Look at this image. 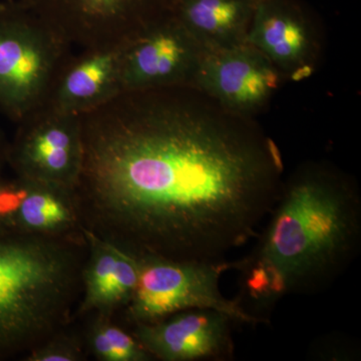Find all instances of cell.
Wrapping results in <instances>:
<instances>
[{
  "label": "cell",
  "instance_id": "14",
  "mask_svg": "<svg viewBox=\"0 0 361 361\" xmlns=\"http://www.w3.org/2000/svg\"><path fill=\"white\" fill-rule=\"evenodd\" d=\"M256 0H177L172 14L203 49L245 42Z\"/></svg>",
  "mask_w": 361,
  "mask_h": 361
},
{
  "label": "cell",
  "instance_id": "20",
  "mask_svg": "<svg viewBox=\"0 0 361 361\" xmlns=\"http://www.w3.org/2000/svg\"><path fill=\"white\" fill-rule=\"evenodd\" d=\"M6 1H7V2H13V1H14V0H6Z\"/></svg>",
  "mask_w": 361,
  "mask_h": 361
},
{
  "label": "cell",
  "instance_id": "21",
  "mask_svg": "<svg viewBox=\"0 0 361 361\" xmlns=\"http://www.w3.org/2000/svg\"><path fill=\"white\" fill-rule=\"evenodd\" d=\"M2 4H4V2L0 1V6H2Z\"/></svg>",
  "mask_w": 361,
  "mask_h": 361
},
{
  "label": "cell",
  "instance_id": "12",
  "mask_svg": "<svg viewBox=\"0 0 361 361\" xmlns=\"http://www.w3.org/2000/svg\"><path fill=\"white\" fill-rule=\"evenodd\" d=\"M82 232L87 253L75 320L92 315L115 317L129 302L137 287L139 259L87 230Z\"/></svg>",
  "mask_w": 361,
  "mask_h": 361
},
{
  "label": "cell",
  "instance_id": "2",
  "mask_svg": "<svg viewBox=\"0 0 361 361\" xmlns=\"http://www.w3.org/2000/svg\"><path fill=\"white\" fill-rule=\"evenodd\" d=\"M266 220L250 255L234 262L242 296L260 307L326 288L360 250V191L329 166H305L282 183Z\"/></svg>",
  "mask_w": 361,
  "mask_h": 361
},
{
  "label": "cell",
  "instance_id": "11",
  "mask_svg": "<svg viewBox=\"0 0 361 361\" xmlns=\"http://www.w3.org/2000/svg\"><path fill=\"white\" fill-rule=\"evenodd\" d=\"M126 42L73 52L61 68L47 104L80 116L123 92Z\"/></svg>",
  "mask_w": 361,
  "mask_h": 361
},
{
  "label": "cell",
  "instance_id": "17",
  "mask_svg": "<svg viewBox=\"0 0 361 361\" xmlns=\"http://www.w3.org/2000/svg\"><path fill=\"white\" fill-rule=\"evenodd\" d=\"M63 327L23 356L25 361H85L89 357L82 331Z\"/></svg>",
  "mask_w": 361,
  "mask_h": 361
},
{
  "label": "cell",
  "instance_id": "3",
  "mask_svg": "<svg viewBox=\"0 0 361 361\" xmlns=\"http://www.w3.org/2000/svg\"><path fill=\"white\" fill-rule=\"evenodd\" d=\"M87 253L84 232L0 238V360L23 357L75 322Z\"/></svg>",
  "mask_w": 361,
  "mask_h": 361
},
{
  "label": "cell",
  "instance_id": "19",
  "mask_svg": "<svg viewBox=\"0 0 361 361\" xmlns=\"http://www.w3.org/2000/svg\"><path fill=\"white\" fill-rule=\"evenodd\" d=\"M8 139H7L4 130L0 127V174H4L7 167V149H8Z\"/></svg>",
  "mask_w": 361,
  "mask_h": 361
},
{
  "label": "cell",
  "instance_id": "5",
  "mask_svg": "<svg viewBox=\"0 0 361 361\" xmlns=\"http://www.w3.org/2000/svg\"><path fill=\"white\" fill-rule=\"evenodd\" d=\"M137 287L122 310L130 327L149 324L183 311L211 310L229 316L235 323H268L262 316L247 310L239 300L223 295L220 280L234 268L230 260L219 262L179 261L141 257Z\"/></svg>",
  "mask_w": 361,
  "mask_h": 361
},
{
  "label": "cell",
  "instance_id": "15",
  "mask_svg": "<svg viewBox=\"0 0 361 361\" xmlns=\"http://www.w3.org/2000/svg\"><path fill=\"white\" fill-rule=\"evenodd\" d=\"M16 223L20 234L61 237L82 232L73 190L30 180Z\"/></svg>",
  "mask_w": 361,
  "mask_h": 361
},
{
  "label": "cell",
  "instance_id": "1",
  "mask_svg": "<svg viewBox=\"0 0 361 361\" xmlns=\"http://www.w3.org/2000/svg\"><path fill=\"white\" fill-rule=\"evenodd\" d=\"M192 85L123 90L80 116L82 229L137 258L219 262L260 232L282 186L267 135Z\"/></svg>",
  "mask_w": 361,
  "mask_h": 361
},
{
  "label": "cell",
  "instance_id": "6",
  "mask_svg": "<svg viewBox=\"0 0 361 361\" xmlns=\"http://www.w3.org/2000/svg\"><path fill=\"white\" fill-rule=\"evenodd\" d=\"M7 167L20 179L73 190L82 164L80 116L44 104L16 123Z\"/></svg>",
  "mask_w": 361,
  "mask_h": 361
},
{
  "label": "cell",
  "instance_id": "7",
  "mask_svg": "<svg viewBox=\"0 0 361 361\" xmlns=\"http://www.w3.org/2000/svg\"><path fill=\"white\" fill-rule=\"evenodd\" d=\"M73 47L123 44L172 13L177 0H16Z\"/></svg>",
  "mask_w": 361,
  "mask_h": 361
},
{
  "label": "cell",
  "instance_id": "4",
  "mask_svg": "<svg viewBox=\"0 0 361 361\" xmlns=\"http://www.w3.org/2000/svg\"><path fill=\"white\" fill-rule=\"evenodd\" d=\"M73 47L16 0L0 6V115L16 125L47 104Z\"/></svg>",
  "mask_w": 361,
  "mask_h": 361
},
{
  "label": "cell",
  "instance_id": "10",
  "mask_svg": "<svg viewBox=\"0 0 361 361\" xmlns=\"http://www.w3.org/2000/svg\"><path fill=\"white\" fill-rule=\"evenodd\" d=\"M232 324L231 318L219 311L195 310L135 325L130 332L153 360H220L234 355Z\"/></svg>",
  "mask_w": 361,
  "mask_h": 361
},
{
  "label": "cell",
  "instance_id": "16",
  "mask_svg": "<svg viewBox=\"0 0 361 361\" xmlns=\"http://www.w3.org/2000/svg\"><path fill=\"white\" fill-rule=\"evenodd\" d=\"M82 331L89 355L97 360H153L132 332L116 324L114 316H90Z\"/></svg>",
  "mask_w": 361,
  "mask_h": 361
},
{
  "label": "cell",
  "instance_id": "18",
  "mask_svg": "<svg viewBox=\"0 0 361 361\" xmlns=\"http://www.w3.org/2000/svg\"><path fill=\"white\" fill-rule=\"evenodd\" d=\"M28 180L13 176L7 178L0 174V238L18 231V214L26 192Z\"/></svg>",
  "mask_w": 361,
  "mask_h": 361
},
{
  "label": "cell",
  "instance_id": "13",
  "mask_svg": "<svg viewBox=\"0 0 361 361\" xmlns=\"http://www.w3.org/2000/svg\"><path fill=\"white\" fill-rule=\"evenodd\" d=\"M246 42L277 70L308 68L312 40L301 14L284 0H256Z\"/></svg>",
  "mask_w": 361,
  "mask_h": 361
},
{
  "label": "cell",
  "instance_id": "8",
  "mask_svg": "<svg viewBox=\"0 0 361 361\" xmlns=\"http://www.w3.org/2000/svg\"><path fill=\"white\" fill-rule=\"evenodd\" d=\"M203 47L172 13L126 42L123 90L191 85Z\"/></svg>",
  "mask_w": 361,
  "mask_h": 361
},
{
  "label": "cell",
  "instance_id": "9",
  "mask_svg": "<svg viewBox=\"0 0 361 361\" xmlns=\"http://www.w3.org/2000/svg\"><path fill=\"white\" fill-rule=\"evenodd\" d=\"M278 70L248 42L203 49L192 87L237 114L260 108L276 90Z\"/></svg>",
  "mask_w": 361,
  "mask_h": 361
}]
</instances>
